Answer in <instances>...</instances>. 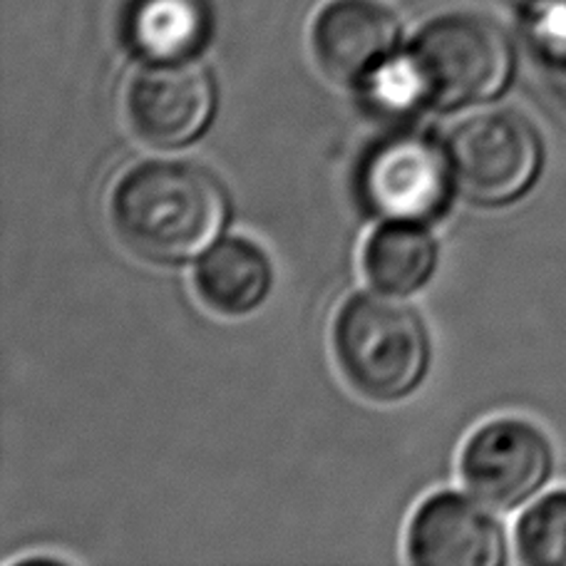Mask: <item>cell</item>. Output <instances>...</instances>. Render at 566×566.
<instances>
[{"label": "cell", "instance_id": "cell-1", "mask_svg": "<svg viewBox=\"0 0 566 566\" xmlns=\"http://www.w3.org/2000/svg\"><path fill=\"white\" fill-rule=\"evenodd\" d=\"M107 217L123 247L147 264L197 261L224 234L229 191L214 171L191 159H145L117 177Z\"/></svg>", "mask_w": 566, "mask_h": 566}, {"label": "cell", "instance_id": "cell-2", "mask_svg": "<svg viewBox=\"0 0 566 566\" xmlns=\"http://www.w3.org/2000/svg\"><path fill=\"white\" fill-rule=\"evenodd\" d=\"M514 73L517 53L502 25L488 15L458 10L428 20L370 95L390 109L458 113L500 99L514 83Z\"/></svg>", "mask_w": 566, "mask_h": 566}, {"label": "cell", "instance_id": "cell-3", "mask_svg": "<svg viewBox=\"0 0 566 566\" xmlns=\"http://www.w3.org/2000/svg\"><path fill=\"white\" fill-rule=\"evenodd\" d=\"M331 350L350 390L378 406L416 396L432 368V338L420 311L380 291L350 293L340 303Z\"/></svg>", "mask_w": 566, "mask_h": 566}, {"label": "cell", "instance_id": "cell-4", "mask_svg": "<svg viewBox=\"0 0 566 566\" xmlns=\"http://www.w3.org/2000/svg\"><path fill=\"white\" fill-rule=\"evenodd\" d=\"M458 195L482 209L517 205L547 161L539 127L512 107H488L460 117L442 137Z\"/></svg>", "mask_w": 566, "mask_h": 566}, {"label": "cell", "instance_id": "cell-5", "mask_svg": "<svg viewBox=\"0 0 566 566\" xmlns=\"http://www.w3.org/2000/svg\"><path fill=\"white\" fill-rule=\"evenodd\" d=\"M454 179L442 142L400 133L373 145L358 169V197L380 221L434 224L450 209Z\"/></svg>", "mask_w": 566, "mask_h": 566}, {"label": "cell", "instance_id": "cell-6", "mask_svg": "<svg viewBox=\"0 0 566 566\" xmlns=\"http://www.w3.org/2000/svg\"><path fill=\"white\" fill-rule=\"evenodd\" d=\"M557 452L537 422L502 416L482 422L464 440L458 460L464 490L497 512H514L547 488Z\"/></svg>", "mask_w": 566, "mask_h": 566}, {"label": "cell", "instance_id": "cell-7", "mask_svg": "<svg viewBox=\"0 0 566 566\" xmlns=\"http://www.w3.org/2000/svg\"><path fill=\"white\" fill-rule=\"evenodd\" d=\"M217 109V80L197 60L145 63L125 93V115L133 135L147 147L165 151L197 145L209 133Z\"/></svg>", "mask_w": 566, "mask_h": 566}, {"label": "cell", "instance_id": "cell-8", "mask_svg": "<svg viewBox=\"0 0 566 566\" xmlns=\"http://www.w3.org/2000/svg\"><path fill=\"white\" fill-rule=\"evenodd\" d=\"M400 33L382 0H328L311 23V53L331 83L368 93L398 60Z\"/></svg>", "mask_w": 566, "mask_h": 566}, {"label": "cell", "instance_id": "cell-9", "mask_svg": "<svg viewBox=\"0 0 566 566\" xmlns=\"http://www.w3.org/2000/svg\"><path fill=\"white\" fill-rule=\"evenodd\" d=\"M406 557L420 566H504L510 542L492 507L474 494L440 490L412 510Z\"/></svg>", "mask_w": 566, "mask_h": 566}, {"label": "cell", "instance_id": "cell-10", "mask_svg": "<svg viewBox=\"0 0 566 566\" xmlns=\"http://www.w3.org/2000/svg\"><path fill=\"white\" fill-rule=\"evenodd\" d=\"M276 283L269 251L249 237H221L195 261L191 286L201 306L221 318H249L264 308Z\"/></svg>", "mask_w": 566, "mask_h": 566}, {"label": "cell", "instance_id": "cell-11", "mask_svg": "<svg viewBox=\"0 0 566 566\" xmlns=\"http://www.w3.org/2000/svg\"><path fill=\"white\" fill-rule=\"evenodd\" d=\"M440 244L428 224L380 221L363 241L360 269L373 291L416 296L438 274Z\"/></svg>", "mask_w": 566, "mask_h": 566}, {"label": "cell", "instance_id": "cell-12", "mask_svg": "<svg viewBox=\"0 0 566 566\" xmlns=\"http://www.w3.org/2000/svg\"><path fill=\"white\" fill-rule=\"evenodd\" d=\"M207 40L201 0H137L127 15V43L142 63L197 60Z\"/></svg>", "mask_w": 566, "mask_h": 566}, {"label": "cell", "instance_id": "cell-13", "mask_svg": "<svg viewBox=\"0 0 566 566\" xmlns=\"http://www.w3.org/2000/svg\"><path fill=\"white\" fill-rule=\"evenodd\" d=\"M517 559L530 566H566V488L534 497L514 527Z\"/></svg>", "mask_w": 566, "mask_h": 566}, {"label": "cell", "instance_id": "cell-14", "mask_svg": "<svg viewBox=\"0 0 566 566\" xmlns=\"http://www.w3.org/2000/svg\"><path fill=\"white\" fill-rule=\"evenodd\" d=\"M532 45L542 65L544 80L566 107V10L534 20Z\"/></svg>", "mask_w": 566, "mask_h": 566}, {"label": "cell", "instance_id": "cell-15", "mask_svg": "<svg viewBox=\"0 0 566 566\" xmlns=\"http://www.w3.org/2000/svg\"><path fill=\"white\" fill-rule=\"evenodd\" d=\"M510 3L522 8L524 13H530L532 20L547 18V15L562 13V10H566V0H510Z\"/></svg>", "mask_w": 566, "mask_h": 566}]
</instances>
